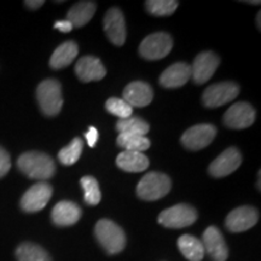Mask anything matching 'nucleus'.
I'll list each match as a JSON object with an SVG mask.
<instances>
[{"instance_id": "393cba45", "label": "nucleus", "mask_w": 261, "mask_h": 261, "mask_svg": "<svg viewBox=\"0 0 261 261\" xmlns=\"http://www.w3.org/2000/svg\"><path fill=\"white\" fill-rule=\"evenodd\" d=\"M18 261H52L44 248L34 243H22L16 250Z\"/></svg>"}, {"instance_id": "a211bd4d", "label": "nucleus", "mask_w": 261, "mask_h": 261, "mask_svg": "<svg viewBox=\"0 0 261 261\" xmlns=\"http://www.w3.org/2000/svg\"><path fill=\"white\" fill-rule=\"evenodd\" d=\"M191 77L190 65L184 62L172 64L160 76V84L166 89H177L185 85Z\"/></svg>"}, {"instance_id": "f8f14e48", "label": "nucleus", "mask_w": 261, "mask_h": 261, "mask_svg": "<svg viewBox=\"0 0 261 261\" xmlns=\"http://www.w3.org/2000/svg\"><path fill=\"white\" fill-rule=\"evenodd\" d=\"M104 31L108 39L116 46H122L126 41V22L121 10L112 8L104 16Z\"/></svg>"}, {"instance_id": "a878e982", "label": "nucleus", "mask_w": 261, "mask_h": 261, "mask_svg": "<svg viewBox=\"0 0 261 261\" xmlns=\"http://www.w3.org/2000/svg\"><path fill=\"white\" fill-rule=\"evenodd\" d=\"M117 145L125 150L142 152L144 150H148L151 143H150V140L145 136L119 135V137H117Z\"/></svg>"}, {"instance_id": "b1692460", "label": "nucleus", "mask_w": 261, "mask_h": 261, "mask_svg": "<svg viewBox=\"0 0 261 261\" xmlns=\"http://www.w3.org/2000/svg\"><path fill=\"white\" fill-rule=\"evenodd\" d=\"M116 130L119 132V135L145 136L150 130V126L144 120L136 116H130L127 119L119 120L116 123Z\"/></svg>"}, {"instance_id": "4468645a", "label": "nucleus", "mask_w": 261, "mask_h": 261, "mask_svg": "<svg viewBox=\"0 0 261 261\" xmlns=\"http://www.w3.org/2000/svg\"><path fill=\"white\" fill-rule=\"evenodd\" d=\"M257 220H259V213L255 208L243 205L233 210L227 215L225 225L231 232H243L256 225Z\"/></svg>"}, {"instance_id": "39448f33", "label": "nucleus", "mask_w": 261, "mask_h": 261, "mask_svg": "<svg viewBox=\"0 0 261 261\" xmlns=\"http://www.w3.org/2000/svg\"><path fill=\"white\" fill-rule=\"evenodd\" d=\"M197 219V212L189 204H177L161 212L159 223L168 228H182L192 225Z\"/></svg>"}, {"instance_id": "473e14b6", "label": "nucleus", "mask_w": 261, "mask_h": 261, "mask_svg": "<svg viewBox=\"0 0 261 261\" xmlns=\"http://www.w3.org/2000/svg\"><path fill=\"white\" fill-rule=\"evenodd\" d=\"M54 27L62 33H69L71 29H73V24L70 23L68 19H62V21H57L56 23L54 24Z\"/></svg>"}, {"instance_id": "6ab92c4d", "label": "nucleus", "mask_w": 261, "mask_h": 261, "mask_svg": "<svg viewBox=\"0 0 261 261\" xmlns=\"http://www.w3.org/2000/svg\"><path fill=\"white\" fill-rule=\"evenodd\" d=\"M80 217V207L70 201L58 202L51 213L52 221L57 226H71V225L79 221Z\"/></svg>"}, {"instance_id": "f03ea898", "label": "nucleus", "mask_w": 261, "mask_h": 261, "mask_svg": "<svg viewBox=\"0 0 261 261\" xmlns=\"http://www.w3.org/2000/svg\"><path fill=\"white\" fill-rule=\"evenodd\" d=\"M94 233L98 242L107 250V253L114 255L125 249L126 234L114 221L109 219L99 220L94 228Z\"/></svg>"}, {"instance_id": "72a5a7b5", "label": "nucleus", "mask_w": 261, "mask_h": 261, "mask_svg": "<svg viewBox=\"0 0 261 261\" xmlns=\"http://www.w3.org/2000/svg\"><path fill=\"white\" fill-rule=\"evenodd\" d=\"M24 4L31 9H38V8H40L41 5H44V2H42V0H37V2H34V0H33V2H31V0H27Z\"/></svg>"}, {"instance_id": "ddd939ff", "label": "nucleus", "mask_w": 261, "mask_h": 261, "mask_svg": "<svg viewBox=\"0 0 261 261\" xmlns=\"http://www.w3.org/2000/svg\"><path fill=\"white\" fill-rule=\"evenodd\" d=\"M242 156L236 148H228L210 165V174L214 178H223L233 173L241 166Z\"/></svg>"}, {"instance_id": "f704fd0d", "label": "nucleus", "mask_w": 261, "mask_h": 261, "mask_svg": "<svg viewBox=\"0 0 261 261\" xmlns=\"http://www.w3.org/2000/svg\"><path fill=\"white\" fill-rule=\"evenodd\" d=\"M260 17H261V14H260V12H259V14H257V28H261V25H260V23H261V22H260Z\"/></svg>"}, {"instance_id": "2f4dec72", "label": "nucleus", "mask_w": 261, "mask_h": 261, "mask_svg": "<svg viewBox=\"0 0 261 261\" xmlns=\"http://www.w3.org/2000/svg\"><path fill=\"white\" fill-rule=\"evenodd\" d=\"M85 137H86L87 144H89L90 148H93L98 140V130L96 127H90L89 130L86 132V135H85Z\"/></svg>"}, {"instance_id": "aec40b11", "label": "nucleus", "mask_w": 261, "mask_h": 261, "mask_svg": "<svg viewBox=\"0 0 261 261\" xmlns=\"http://www.w3.org/2000/svg\"><path fill=\"white\" fill-rule=\"evenodd\" d=\"M117 167L125 172L139 173L148 169L150 162L149 159L138 151H130V150H123L116 158Z\"/></svg>"}, {"instance_id": "2eb2a0df", "label": "nucleus", "mask_w": 261, "mask_h": 261, "mask_svg": "<svg viewBox=\"0 0 261 261\" xmlns=\"http://www.w3.org/2000/svg\"><path fill=\"white\" fill-rule=\"evenodd\" d=\"M202 244L204 252L208 253L214 261H225L228 256V249L220 230L215 226H210L202 236Z\"/></svg>"}, {"instance_id": "412c9836", "label": "nucleus", "mask_w": 261, "mask_h": 261, "mask_svg": "<svg viewBox=\"0 0 261 261\" xmlns=\"http://www.w3.org/2000/svg\"><path fill=\"white\" fill-rule=\"evenodd\" d=\"M79 47L74 41H65L60 45L54 54H52L50 65L54 69H62V68L68 67L70 63H73L75 57L77 56Z\"/></svg>"}, {"instance_id": "c85d7f7f", "label": "nucleus", "mask_w": 261, "mask_h": 261, "mask_svg": "<svg viewBox=\"0 0 261 261\" xmlns=\"http://www.w3.org/2000/svg\"><path fill=\"white\" fill-rule=\"evenodd\" d=\"M146 10L154 16H169L175 11L179 3L175 0H149L145 3Z\"/></svg>"}, {"instance_id": "9d476101", "label": "nucleus", "mask_w": 261, "mask_h": 261, "mask_svg": "<svg viewBox=\"0 0 261 261\" xmlns=\"http://www.w3.org/2000/svg\"><path fill=\"white\" fill-rule=\"evenodd\" d=\"M220 60L217 55L211 51L202 52L195 58L194 63L190 65L191 77L195 84L202 85L207 83L213 76L215 70L219 67Z\"/></svg>"}, {"instance_id": "cd10ccee", "label": "nucleus", "mask_w": 261, "mask_h": 261, "mask_svg": "<svg viewBox=\"0 0 261 261\" xmlns=\"http://www.w3.org/2000/svg\"><path fill=\"white\" fill-rule=\"evenodd\" d=\"M80 184L85 192V202L90 205H96L99 203L102 195H100L99 184H98L97 179L87 175V177L81 178Z\"/></svg>"}, {"instance_id": "1a4fd4ad", "label": "nucleus", "mask_w": 261, "mask_h": 261, "mask_svg": "<svg viewBox=\"0 0 261 261\" xmlns=\"http://www.w3.org/2000/svg\"><path fill=\"white\" fill-rule=\"evenodd\" d=\"M217 128L210 123H201L187 129L181 136V144L189 150H201L213 142Z\"/></svg>"}, {"instance_id": "dca6fc26", "label": "nucleus", "mask_w": 261, "mask_h": 261, "mask_svg": "<svg viewBox=\"0 0 261 261\" xmlns=\"http://www.w3.org/2000/svg\"><path fill=\"white\" fill-rule=\"evenodd\" d=\"M77 77L83 83H92V81H99L106 76L107 70L104 68L99 58L93 56L81 57L75 65Z\"/></svg>"}, {"instance_id": "423d86ee", "label": "nucleus", "mask_w": 261, "mask_h": 261, "mask_svg": "<svg viewBox=\"0 0 261 261\" xmlns=\"http://www.w3.org/2000/svg\"><path fill=\"white\" fill-rule=\"evenodd\" d=\"M173 47L171 35L165 32L154 33L146 37L139 46L140 56L145 60L156 61L166 57Z\"/></svg>"}, {"instance_id": "f257e3e1", "label": "nucleus", "mask_w": 261, "mask_h": 261, "mask_svg": "<svg viewBox=\"0 0 261 261\" xmlns=\"http://www.w3.org/2000/svg\"><path fill=\"white\" fill-rule=\"evenodd\" d=\"M18 168L31 179L46 180L54 177L56 172L54 160L50 156L39 151L24 152L18 158Z\"/></svg>"}, {"instance_id": "c756f323", "label": "nucleus", "mask_w": 261, "mask_h": 261, "mask_svg": "<svg viewBox=\"0 0 261 261\" xmlns=\"http://www.w3.org/2000/svg\"><path fill=\"white\" fill-rule=\"evenodd\" d=\"M106 109L108 113L113 114L119 117L120 120L127 119V117L132 116L133 108L129 106L128 103L121 99V98H109L106 103Z\"/></svg>"}, {"instance_id": "f3484780", "label": "nucleus", "mask_w": 261, "mask_h": 261, "mask_svg": "<svg viewBox=\"0 0 261 261\" xmlns=\"http://www.w3.org/2000/svg\"><path fill=\"white\" fill-rule=\"evenodd\" d=\"M152 98H154V92L148 84L143 83V81H135L126 86L122 99L132 108H142L149 106Z\"/></svg>"}, {"instance_id": "bb28decb", "label": "nucleus", "mask_w": 261, "mask_h": 261, "mask_svg": "<svg viewBox=\"0 0 261 261\" xmlns=\"http://www.w3.org/2000/svg\"><path fill=\"white\" fill-rule=\"evenodd\" d=\"M83 149V140L80 138H74L71 140L69 145L61 149V151L58 152V160H60L61 163H63L65 166L74 165V163L80 159Z\"/></svg>"}, {"instance_id": "4be33fe9", "label": "nucleus", "mask_w": 261, "mask_h": 261, "mask_svg": "<svg viewBox=\"0 0 261 261\" xmlns=\"http://www.w3.org/2000/svg\"><path fill=\"white\" fill-rule=\"evenodd\" d=\"M94 12H96V3L79 2L68 11L67 19L73 24V27H84L91 21Z\"/></svg>"}, {"instance_id": "6e6552de", "label": "nucleus", "mask_w": 261, "mask_h": 261, "mask_svg": "<svg viewBox=\"0 0 261 261\" xmlns=\"http://www.w3.org/2000/svg\"><path fill=\"white\" fill-rule=\"evenodd\" d=\"M52 196V187L45 181H40L34 184L28 189L22 196L21 207L24 212L28 213H34L44 210L51 200Z\"/></svg>"}, {"instance_id": "7ed1b4c3", "label": "nucleus", "mask_w": 261, "mask_h": 261, "mask_svg": "<svg viewBox=\"0 0 261 261\" xmlns=\"http://www.w3.org/2000/svg\"><path fill=\"white\" fill-rule=\"evenodd\" d=\"M171 179L163 173L150 172L140 179L137 195L144 201H156L165 197L171 190Z\"/></svg>"}, {"instance_id": "20e7f679", "label": "nucleus", "mask_w": 261, "mask_h": 261, "mask_svg": "<svg viewBox=\"0 0 261 261\" xmlns=\"http://www.w3.org/2000/svg\"><path fill=\"white\" fill-rule=\"evenodd\" d=\"M37 98L41 112L45 115H57L61 112L62 106H63L61 84L54 79L42 81L37 89Z\"/></svg>"}, {"instance_id": "5701e85b", "label": "nucleus", "mask_w": 261, "mask_h": 261, "mask_svg": "<svg viewBox=\"0 0 261 261\" xmlns=\"http://www.w3.org/2000/svg\"><path fill=\"white\" fill-rule=\"evenodd\" d=\"M178 248L185 259L190 261H201L205 253L201 241L191 234H182L179 237Z\"/></svg>"}, {"instance_id": "7c9ffc66", "label": "nucleus", "mask_w": 261, "mask_h": 261, "mask_svg": "<svg viewBox=\"0 0 261 261\" xmlns=\"http://www.w3.org/2000/svg\"><path fill=\"white\" fill-rule=\"evenodd\" d=\"M11 168V160L10 155L0 146V178H3Z\"/></svg>"}, {"instance_id": "0eeeda50", "label": "nucleus", "mask_w": 261, "mask_h": 261, "mask_svg": "<svg viewBox=\"0 0 261 261\" xmlns=\"http://www.w3.org/2000/svg\"><path fill=\"white\" fill-rule=\"evenodd\" d=\"M240 93V87L231 81H224V83L211 85L208 89H205L202 96L203 104L208 108H218L225 106Z\"/></svg>"}, {"instance_id": "9b49d317", "label": "nucleus", "mask_w": 261, "mask_h": 261, "mask_svg": "<svg viewBox=\"0 0 261 261\" xmlns=\"http://www.w3.org/2000/svg\"><path fill=\"white\" fill-rule=\"evenodd\" d=\"M255 121V110L249 103L238 102L228 108L224 115V123L233 129H243Z\"/></svg>"}]
</instances>
